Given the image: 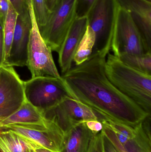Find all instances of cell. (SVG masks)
<instances>
[{
  "mask_svg": "<svg viewBox=\"0 0 151 152\" xmlns=\"http://www.w3.org/2000/svg\"><path fill=\"white\" fill-rule=\"evenodd\" d=\"M31 28L29 14L26 16L18 15L9 57L3 66L13 67L27 66V47Z\"/></svg>",
  "mask_w": 151,
  "mask_h": 152,
  "instance_id": "11",
  "label": "cell"
},
{
  "mask_svg": "<svg viewBox=\"0 0 151 152\" xmlns=\"http://www.w3.org/2000/svg\"><path fill=\"white\" fill-rule=\"evenodd\" d=\"M31 22L27 47V66L32 78L50 76L60 78L52 57L51 49L43 38L37 24L32 0H27Z\"/></svg>",
  "mask_w": 151,
  "mask_h": 152,
  "instance_id": "4",
  "label": "cell"
},
{
  "mask_svg": "<svg viewBox=\"0 0 151 152\" xmlns=\"http://www.w3.org/2000/svg\"><path fill=\"white\" fill-rule=\"evenodd\" d=\"M24 88L26 100L42 113L72 97L62 77L32 78L24 81Z\"/></svg>",
  "mask_w": 151,
  "mask_h": 152,
  "instance_id": "5",
  "label": "cell"
},
{
  "mask_svg": "<svg viewBox=\"0 0 151 152\" xmlns=\"http://www.w3.org/2000/svg\"><path fill=\"white\" fill-rule=\"evenodd\" d=\"M1 129L13 132L39 146L52 151L61 152L63 150L65 134L51 120L46 125L14 124L5 126Z\"/></svg>",
  "mask_w": 151,
  "mask_h": 152,
  "instance_id": "8",
  "label": "cell"
},
{
  "mask_svg": "<svg viewBox=\"0 0 151 152\" xmlns=\"http://www.w3.org/2000/svg\"><path fill=\"white\" fill-rule=\"evenodd\" d=\"M102 132L104 135L113 143L119 152H127L123 145L119 141L115 133L111 129L107 126L103 125Z\"/></svg>",
  "mask_w": 151,
  "mask_h": 152,
  "instance_id": "25",
  "label": "cell"
},
{
  "mask_svg": "<svg viewBox=\"0 0 151 152\" xmlns=\"http://www.w3.org/2000/svg\"><path fill=\"white\" fill-rule=\"evenodd\" d=\"M94 133L85 122L78 124L66 134L61 152H87Z\"/></svg>",
  "mask_w": 151,
  "mask_h": 152,
  "instance_id": "15",
  "label": "cell"
},
{
  "mask_svg": "<svg viewBox=\"0 0 151 152\" xmlns=\"http://www.w3.org/2000/svg\"><path fill=\"white\" fill-rule=\"evenodd\" d=\"M139 30L145 52H151V2L145 0H117Z\"/></svg>",
  "mask_w": 151,
  "mask_h": 152,
  "instance_id": "12",
  "label": "cell"
},
{
  "mask_svg": "<svg viewBox=\"0 0 151 152\" xmlns=\"http://www.w3.org/2000/svg\"><path fill=\"white\" fill-rule=\"evenodd\" d=\"M3 21L0 20V67L3 66L4 59V40Z\"/></svg>",
  "mask_w": 151,
  "mask_h": 152,
  "instance_id": "27",
  "label": "cell"
},
{
  "mask_svg": "<svg viewBox=\"0 0 151 152\" xmlns=\"http://www.w3.org/2000/svg\"><path fill=\"white\" fill-rule=\"evenodd\" d=\"M1 152H34L33 143L7 130L0 131Z\"/></svg>",
  "mask_w": 151,
  "mask_h": 152,
  "instance_id": "17",
  "label": "cell"
},
{
  "mask_svg": "<svg viewBox=\"0 0 151 152\" xmlns=\"http://www.w3.org/2000/svg\"><path fill=\"white\" fill-rule=\"evenodd\" d=\"M120 6L117 0H96L87 16L95 42L91 54L106 57L111 49Z\"/></svg>",
  "mask_w": 151,
  "mask_h": 152,
  "instance_id": "3",
  "label": "cell"
},
{
  "mask_svg": "<svg viewBox=\"0 0 151 152\" xmlns=\"http://www.w3.org/2000/svg\"><path fill=\"white\" fill-rule=\"evenodd\" d=\"M151 115L135 127V135L123 145L127 152H151Z\"/></svg>",
  "mask_w": 151,
  "mask_h": 152,
  "instance_id": "16",
  "label": "cell"
},
{
  "mask_svg": "<svg viewBox=\"0 0 151 152\" xmlns=\"http://www.w3.org/2000/svg\"><path fill=\"white\" fill-rule=\"evenodd\" d=\"M50 120L46 118L42 113L25 100L15 112L0 121V129L14 124L46 125Z\"/></svg>",
  "mask_w": 151,
  "mask_h": 152,
  "instance_id": "14",
  "label": "cell"
},
{
  "mask_svg": "<svg viewBox=\"0 0 151 152\" xmlns=\"http://www.w3.org/2000/svg\"><path fill=\"white\" fill-rule=\"evenodd\" d=\"M9 0H0V20L4 21L9 5Z\"/></svg>",
  "mask_w": 151,
  "mask_h": 152,
  "instance_id": "29",
  "label": "cell"
},
{
  "mask_svg": "<svg viewBox=\"0 0 151 152\" xmlns=\"http://www.w3.org/2000/svg\"><path fill=\"white\" fill-rule=\"evenodd\" d=\"M96 1V0H75V12L76 18L87 17Z\"/></svg>",
  "mask_w": 151,
  "mask_h": 152,
  "instance_id": "23",
  "label": "cell"
},
{
  "mask_svg": "<svg viewBox=\"0 0 151 152\" xmlns=\"http://www.w3.org/2000/svg\"><path fill=\"white\" fill-rule=\"evenodd\" d=\"M85 124L88 129L93 133H99L103 129V124L98 120L88 121L85 122Z\"/></svg>",
  "mask_w": 151,
  "mask_h": 152,
  "instance_id": "28",
  "label": "cell"
},
{
  "mask_svg": "<svg viewBox=\"0 0 151 152\" xmlns=\"http://www.w3.org/2000/svg\"><path fill=\"white\" fill-rule=\"evenodd\" d=\"M105 61L106 57L91 54L83 63L72 67L62 78L72 98L102 115L105 121L135 127L151 115L112 84L105 74Z\"/></svg>",
  "mask_w": 151,
  "mask_h": 152,
  "instance_id": "1",
  "label": "cell"
},
{
  "mask_svg": "<svg viewBox=\"0 0 151 152\" xmlns=\"http://www.w3.org/2000/svg\"><path fill=\"white\" fill-rule=\"evenodd\" d=\"M34 11L39 28L44 26L48 22L51 12L46 0H32Z\"/></svg>",
  "mask_w": 151,
  "mask_h": 152,
  "instance_id": "21",
  "label": "cell"
},
{
  "mask_svg": "<svg viewBox=\"0 0 151 152\" xmlns=\"http://www.w3.org/2000/svg\"><path fill=\"white\" fill-rule=\"evenodd\" d=\"M18 15L22 16L29 15L27 0H9Z\"/></svg>",
  "mask_w": 151,
  "mask_h": 152,
  "instance_id": "26",
  "label": "cell"
},
{
  "mask_svg": "<svg viewBox=\"0 0 151 152\" xmlns=\"http://www.w3.org/2000/svg\"><path fill=\"white\" fill-rule=\"evenodd\" d=\"M0 152H1V151H0Z\"/></svg>",
  "mask_w": 151,
  "mask_h": 152,
  "instance_id": "36",
  "label": "cell"
},
{
  "mask_svg": "<svg viewBox=\"0 0 151 152\" xmlns=\"http://www.w3.org/2000/svg\"><path fill=\"white\" fill-rule=\"evenodd\" d=\"M118 58L128 66L151 75V52H147L142 55L122 53Z\"/></svg>",
  "mask_w": 151,
  "mask_h": 152,
  "instance_id": "18",
  "label": "cell"
},
{
  "mask_svg": "<svg viewBox=\"0 0 151 152\" xmlns=\"http://www.w3.org/2000/svg\"><path fill=\"white\" fill-rule=\"evenodd\" d=\"M1 129H0V131H1Z\"/></svg>",
  "mask_w": 151,
  "mask_h": 152,
  "instance_id": "34",
  "label": "cell"
},
{
  "mask_svg": "<svg viewBox=\"0 0 151 152\" xmlns=\"http://www.w3.org/2000/svg\"><path fill=\"white\" fill-rule=\"evenodd\" d=\"M18 16V14L10 2L9 10L3 22V33L4 40V64L9 57Z\"/></svg>",
  "mask_w": 151,
  "mask_h": 152,
  "instance_id": "19",
  "label": "cell"
},
{
  "mask_svg": "<svg viewBox=\"0 0 151 152\" xmlns=\"http://www.w3.org/2000/svg\"><path fill=\"white\" fill-rule=\"evenodd\" d=\"M42 113L46 118L56 123L65 134L79 123L90 120L100 122L105 120L102 115L72 97L66 98Z\"/></svg>",
  "mask_w": 151,
  "mask_h": 152,
  "instance_id": "7",
  "label": "cell"
},
{
  "mask_svg": "<svg viewBox=\"0 0 151 152\" xmlns=\"http://www.w3.org/2000/svg\"><path fill=\"white\" fill-rule=\"evenodd\" d=\"M104 138V135L102 131L94 133L87 152H105Z\"/></svg>",
  "mask_w": 151,
  "mask_h": 152,
  "instance_id": "24",
  "label": "cell"
},
{
  "mask_svg": "<svg viewBox=\"0 0 151 152\" xmlns=\"http://www.w3.org/2000/svg\"><path fill=\"white\" fill-rule=\"evenodd\" d=\"M33 150L35 152H56L41 147L33 143Z\"/></svg>",
  "mask_w": 151,
  "mask_h": 152,
  "instance_id": "31",
  "label": "cell"
},
{
  "mask_svg": "<svg viewBox=\"0 0 151 152\" xmlns=\"http://www.w3.org/2000/svg\"><path fill=\"white\" fill-rule=\"evenodd\" d=\"M107 56L105 68L108 79L122 94L151 115V75L125 65L110 53Z\"/></svg>",
  "mask_w": 151,
  "mask_h": 152,
  "instance_id": "2",
  "label": "cell"
},
{
  "mask_svg": "<svg viewBox=\"0 0 151 152\" xmlns=\"http://www.w3.org/2000/svg\"><path fill=\"white\" fill-rule=\"evenodd\" d=\"M111 50L117 57L122 53L142 55L146 53L137 27L129 13L120 7Z\"/></svg>",
  "mask_w": 151,
  "mask_h": 152,
  "instance_id": "9",
  "label": "cell"
},
{
  "mask_svg": "<svg viewBox=\"0 0 151 152\" xmlns=\"http://www.w3.org/2000/svg\"><path fill=\"white\" fill-rule=\"evenodd\" d=\"M87 17L76 18L70 28L59 53L61 72L65 74L72 68L74 57L87 27Z\"/></svg>",
  "mask_w": 151,
  "mask_h": 152,
  "instance_id": "13",
  "label": "cell"
},
{
  "mask_svg": "<svg viewBox=\"0 0 151 152\" xmlns=\"http://www.w3.org/2000/svg\"><path fill=\"white\" fill-rule=\"evenodd\" d=\"M145 1H148L150 2H151V0H145Z\"/></svg>",
  "mask_w": 151,
  "mask_h": 152,
  "instance_id": "33",
  "label": "cell"
},
{
  "mask_svg": "<svg viewBox=\"0 0 151 152\" xmlns=\"http://www.w3.org/2000/svg\"><path fill=\"white\" fill-rule=\"evenodd\" d=\"M34 152H35L34 151Z\"/></svg>",
  "mask_w": 151,
  "mask_h": 152,
  "instance_id": "35",
  "label": "cell"
},
{
  "mask_svg": "<svg viewBox=\"0 0 151 152\" xmlns=\"http://www.w3.org/2000/svg\"><path fill=\"white\" fill-rule=\"evenodd\" d=\"M75 0H59L46 25L39 28L51 50L58 53L76 18Z\"/></svg>",
  "mask_w": 151,
  "mask_h": 152,
  "instance_id": "6",
  "label": "cell"
},
{
  "mask_svg": "<svg viewBox=\"0 0 151 152\" xmlns=\"http://www.w3.org/2000/svg\"><path fill=\"white\" fill-rule=\"evenodd\" d=\"M95 42V34L92 29L87 26L86 32L74 57L73 61L75 65H80L88 59L92 53Z\"/></svg>",
  "mask_w": 151,
  "mask_h": 152,
  "instance_id": "20",
  "label": "cell"
},
{
  "mask_svg": "<svg viewBox=\"0 0 151 152\" xmlns=\"http://www.w3.org/2000/svg\"><path fill=\"white\" fill-rule=\"evenodd\" d=\"M102 123L111 129L115 134L123 135L128 139L133 138L135 135L134 127L110 120L105 121Z\"/></svg>",
  "mask_w": 151,
  "mask_h": 152,
  "instance_id": "22",
  "label": "cell"
},
{
  "mask_svg": "<svg viewBox=\"0 0 151 152\" xmlns=\"http://www.w3.org/2000/svg\"><path fill=\"white\" fill-rule=\"evenodd\" d=\"M104 149L105 152H119L112 142L104 135Z\"/></svg>",
  "mask_w": 151,
  "mask_h": 152,
  "instance_id": "30",
  "label": "cell"
},
{
  "mask_svg": "<svg viewBox=\"0 0 151 152\" xmlns=\"http://www.w3.org/2000/svg\"><path fill=\"white\" fill-rule=\"evenodd\" d=\"M48 8L51 12L53 10L59 0H46Z\"/></svg>",
  "mask_w": 151,
  "mask_h": 152,
  "instance_id": "32",
  "label": "cell"
},
{
  "mask_svg": "<svg viewBox=\"0 0 151 152\" xmlns=\"http://www.w3.org/2000/svg\"><path fill=\"white\" fill-rule=\"evenodd\" d=\"M24 81L12 67H0V121L17 110L25 101Z\"/></svg>",
  "mask_w": 151,
  "mask_h": 152,
  "instance_id": "10",
  "label": "cell"
}]
</instances>
